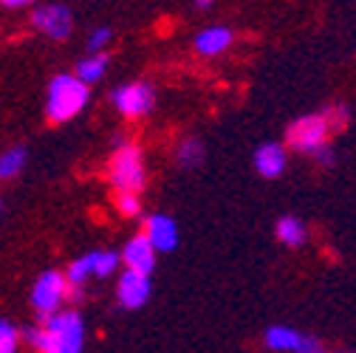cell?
Here are the masks:
<instances>
[{
  "label": "cell",
  "instance_id": "10",
  "mask_svg": "<svg viewBox=\"0 0 356 353\" xmlns=\"http://www.w3.org/2000/svg\"><path fill=\"white\" fill-rule=\"evenodd\" d=\"M122 260L127 263V269L142 272V274H150L153 266H156V249H153V243L147 240V235H136V238H133V240L124 246Z\"/></svg>",
  "mask_w": 356,
  "mask_h": 353
},
{
  "label": "cell",
  "instance_id": "25",
  "mask_svg": "<svg viewBox=\"0 0 356 353\" xmlns=\"http://www.w3.org/2000/svg\"><path fill=\"white\" fill-rule=\"evenodd\" d=\"M195 3H198V9H209L212 0H195Z\"/></svg>",
  "mask_w": 356,
  "mask_h": 353
},
{
  "label": "cell",
  "instance_id": "2",
  "mask_svg": "<svg viewBox=\"0 0 356 353\" xmlns=\"http://www.w3.org/2000/svg\"><path fill=\"white\" fill-rule=\"evenodd\" d=\"M88 105V85L79 76H54L49 85V105L46 113L51 122H68Z\"/></svg>",
  "mask_w": 356,
  "mask_h": 353
},
{
  "label": "cell",
  "instance_id": "21",
  "mask_svg": "<svg viewBox=\"0 0 356 353\" xmlns=\"http://www.w3.org/2000/svg\"><path fill=\"white\" fill-rule=\"evenodd\" d=\"M139 209H142V204H139V198H136V192H119V212L122 215H139Z\"/></svg>",
  "mask_w": 356,
  "mask_h": 353
},
{
  "label": "cell",
  "instance_id": "14",
  "mask_svg": "<svg viewBox=\"0 0 356 353\" xmlns=\"http://www.w3.org/2000/svg\"><path fill=\"white\" fill-rule=\"evenodd\" d=\"M277 238L286 243V246H302L305 243V227L300 224L297 217H280L277 224Z\"/></svg>",
  "mask_w": 356,
  "mask_h": 353
},
{
  "label": "cell",
  "instance_id": "7",
  "mask_svg": "<svg viewBox=\"0 0 356 353\" xmlns=\"http://www.w3.org/2000/svg\"><path fill=\"white\" fill-rule=\"evenodd\" d=\"M34 26L42 31V34H49L54 40H65L71 34V12L60 3H49V6H40L34 12Z\"/></svg>",
  "mask_w": 356,
  "mask_h": 353
},
{
  "label": "cell",
  "instance_id": "16",
  "mask_svg": "<svg viewBox=\"0 0 356 353\" xmlns=\"http://www.w3.org/2000/svg\"><path fill=\"white\" fill-rule=\"evenodd\" d=\"M23 167H26V150H20V147L6 150L3 156H0V179H3V181L15 179Z\"/></svg>",
  "mask_w": 356,
  "mask_h": 353
},
{
  "label": "cell",
  "instance_id": "18",
  "mask_svg": "<svg viewBox=\"0 0 356 353\" xmlns=\"http://www.w3.org/2000/svg\"><path fill=\"white\" fill-rule=\"evenodd\" d=\"M88 277H91V254L74 260V263H71V269H68V274H65V280H68L71 286H76V288H79Z\"/></svg>",
  "mask_w": 356,
  "mask_h": 353
},
{
  "label": "cell",
  "instance_id": "19",
  "mask_svg": "<svg viewBox=\"0 0 356 353\" xmlns=\"http://www.w3.org/2000/svg\"><path fill=\"white\" fill-rule=\"evenodd\" d=\"M201 156H204V147L198 139H187L181 147H178V158H181L184 167H195L201 161Z\"/></svg>",
  "mask_w": 356,
  "mask_h": 353
},
{
  "label": "cell",
  "instance_id": "4",
  "mask_svg": "<svg viewBox=\"0 0 356 353\" xmlns=\"http://www.w3.org/2000/svg\"><path fill=\"white\" fill-rule=\"evenodd\" d=\"M289 145L300 153H317L328 142V122L323 116H302L289 124Z\"/></svg>",
  "mask_w": 356,
  "mask_h": 353
},
{
  "label": "cell",
  "instance_id": "9",
  "mask_svg": "<svg viewBox=\"0 0 356 353\" xmlns=\"http://www.w3.org/2000/svg\"><path fill=\"white\" fill-rule=\"evenodd\" d=\"M147 297H150V274L127 269L119 280V302L133 311V308H142Z\"/></svg>",
  "mask_w": 356,
  "mask_h": 353
},
{
  "label": "cell",
  "instance_id": "13",
  "mask_svg": "<svg viewBox=\"0 0 356 353\" xmlns=\"http://www.w3.org/2000/svg\"><path fill=\"white\" fill-rule=\"evenodd\" d=\"M229 42H232V31L229 28H207V31H201L195 37V49L204 57H215V54L224 51Z\"/></svg>",
  "mask_w": 356,
  "mask_h": 353
},
{
  "label": "cell",
  "instance_id": "8",
  "mask_svg": "<svg viewBox=\"0 0 356 353\" xmlns=\"http://www.w3.org/2000/svg\"><path fill=\"white\" fill-rule=\"evenodd\" d=\"M266 345H269L272 350H291V353H317L320 350L317 339L302 336L291 328H280V325L266 331Z\"/></svg>",
  "mask_w": 356,
  "mask_h": 353
},
{
  "label": "cell",
  "instance_id": "3",
  "mask_svg": "<svg viewBox=\"0 0 356 353\" xmlns=\"http://www.w3.org/2000/svg\"><path fill=\"white\" fill-rule=\"evenodd\" d=\"M111 184L119 192H139L145 187V164L136 145H122L111 158Z\"/></svg>",
  "mask_w": 356,
  "mask_h": 353
},
{
  "label": "cell",
  "instance_id": "1",
  "mask_svg": "<svg viewBox=\"0 0 356 353\" xmlns=\"http://www.w3.org/2000/svg\"><path fill=\"white\" fill-rule=\"evenodd\" d=\"M23 336L46 353H76L82 350V339H85V328L82 320L74 311H63V314H49L46 317V328L37 331L29 328L23 331Z\"/></svg>",
  "mask_w": 356,
  "mask_h": 353
},
{
  "label": "cell",
  "instance_id": "22",
  "mask_svg": "<svg viewBox=\"0 0 356 353\" xmlns=\"http://www.w3.org/2000/svg\"><path fill=\"white\" fill-rule=\"evenodd\" d=\"M108 40H111V28H97L91 37H88V49H91V51H99Z\"/></svg>",
  "mask_w": 356,
  "mask_h": 353
},
{
  "label": "cell",
  "instance_id": "11",
  "mask_svg": "<svg viewBox=\"0 0 356 353\" xmlns=\"http://www.w3.org/2000/svg\"><path fill=\"white\" fill-rule=\"evenodd\" d=\"M147 240L153 243L156 252H172L178 246V227H175V220L167 217V215H153L147 217Z\"/></svg>",
  "mask_w": 356,
  "mask_h": 353
},
{
  "label": "cell",
  "instance_id": "12",
  "mask_svg": "<svg viewBox=\"0 0 356 353\" xmlns=\"http://www.w3.org/2000/svg\"><path fill=\"white\" fill-rule=\"evenodd\" d=\"M286 150L280 147V145H275V142H269V145H263L257 153H254V167H257V172L263 175V179H277V175H283V170H286Z\"/></svg>",
  "mask_w": 356,
  "mask_h": 353
},
{
  "label": "cell",
  "instance_id": "20",
  "mask_svg": "<svg viewBox=\"0 0 356 353\" xmlns=\"http://www.w3.org/2000/svg\"><path fill=\"white\" fill-rule=\"evenodd\" d=\"M15 347H17V331L6 320H0V353H12Z\"/></svg>",
  "mask_w": 356,
  "mask_h": 353
},
{
  "label": "cell",
  "instance_id": "23",
  "mask_svg": "<svg viewBox=\"0 0 356 353\" xmlns=\"http://www.w3.org/2000/svg\"><path fill=\"white\" fill-rule=\"evenodd\" d=\"M314 156H317V158H320L323 164H331V161H334V153H331V150H328L325 145H323V147H320V150H317Z\"/></svg>",
  "mask_w": 356,
  "mask_h": 353
},
{
  "label": "cell",
  "instance_id": "17",
  "mask_svg": "<svg viewBox=\"0 0 356 353\" xmlns=\"http://www.w3.org/2000/svg\"><path fill=\"white\" fill-rule=\"evenodd\" d=\"M119 266V254L113 252H94L91 254V274L97 277H111Z\"/></svg>",
  "mask_w": 356,
  "mask_h": 353
},
{
  "label": "cell",
  "instance_id": "5",
  "mask_svg": "<svg viewBox=\"0 0 356 353\" xmlns=\"http://www.w3.org/2000/svg\"><path fill=\"white\" fill-rule=\"evenodd\" d=\"M113 105L122 116L127 119H136V116H145L153 110L156 105V94L153 88L145 85V82H133V85H122L113 91Z\"/></svg>",
  "mask_w": 356,
  "mask_h": 353
},
{
  "label": "cell",
  "instance_id": "24",
  "mask_svg": "<svg viewBox=\"0 0 356 353\" xmlns=\"http://www.w3.org/2000/svg\"><path fill=\"white\" fill-rule=\"evenodd\" d=\"M3 6H9V9H20V6H31L34 0H0Z\"/></svg>",
  "mask_w": 356,
  "mask_h": 353
},
{
  "label": "cell",
  "instance_id": "15",
  "mask_svg": "<svg viewBox=\"0 0 356 353\" xmlns=\"http://www.w3.org/2000/svg\"><path fill=\"white\" fill-rule=\"evenodd\" d=\"M105 68H108V57L97 54V57H88V60H82V63L76 65V76H79L85 85H91V82L102 79Z\"/></svg>",
  "mask_w": 356,
  "mask_h": 353
},
{
  "label": "cell",
  "instance_id": "6",
  "mask_svg": "<svg viewBox=\"0 0 356 353\" xmlns=\"http://www.w3.org/2000/svg\"><path fill=\"white\" fill-rule=\"evenodd\" d=\"M68 297V280L60 274V272H46L37 283H34V294H31V302L40 314H54L60 302Z\"/></svg>",
  "mask_w": 356,
  "mask_h": 353
}]
</instances>
